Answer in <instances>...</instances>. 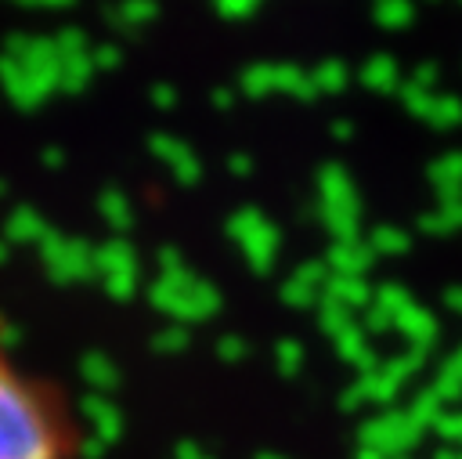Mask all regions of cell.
<instances>
[{
	"label": "cell",
	"mask_w": 462,
	"mask_h": 459,
	"mask_svg": "<svg viewBox=\"0 0 462 459\" xmlns=\"http://www.w3.org/2000/svg\"><path fill=\"white\" fill-rule=\"evenodd\" d=\"M72 430L58 398L0 343V459H69Z\"/></svg>",
	"instance_id": "obj_1"
}]
</instances>
